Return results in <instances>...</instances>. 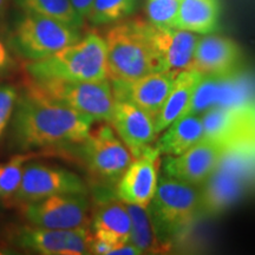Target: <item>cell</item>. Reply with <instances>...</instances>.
I'll use <instances>...</instances> for the list:
<instances>
[{"label":"cell","instance_id":"cell-11","mask_svg":"<svg viewBox=\"0 0 255 255\" xmlns=\"http://www.w3.org/2000/svg\"><path fill=\"white\" fill-rule=\"evenodd\" d=\"M58 194H88V187L77 174L68 169L28 161L14 203L23 206Z\"/></svg>","mask_w":255,"mask_h":255},{"label":"cell","instance_id":"cell-27","mask_svg":"<svg viewBox=\"0 0 255 255\" xmlns=\"http://www.w3.org/2000/svg\"><path fill=\"white\" fill-rule=\"evenodd\" d=\"M17 98L18 90L13 85L0 84V138L7 129Z\"/></svg>","mask_w":255,"mask_h":255},{"label":"cell","instance_id":"cell-2","mask_svg":"<svg viewBox=\"0 0 255 255\" xmlns=\"http://www.w3.org/2000/svg\"><path fill=\"white\" fill-rule=\"evenodd\" d=\"M164 253L181 244L200 219V187L163 175L148 206Z\"/></svg>","mask_w":255,"mask_h":255},{"label":"cell","instance_id":"cell-1","mask_svg":"<svg viewBox=\"0 0 255 255\" xmlns=\"http://www.w3.org/2000/svg\"><path fill=\"white\" fill-rule=\"evenodd\" d=\"M9 122L12 142L20 151L75 145L87 138L95 123L30 87L18 95Z\"/></svg>","mask_w":255,"mask_h":255},{"label":"cell","instance_id":"cell-20","mask_svg":"<svg viewBox=\"0 0 255 255\" xmlns=\"http://www.w3.org/2000/svg\"><path fill=\"white\" fill-rule=\"evenodd\" d=\"M221 17L220 0H181L174 27L209 34L218 30Z\"/></svg>","mask_w":255,"mask_h":255},{"label":"cell","instance_id":"cell-5","mask_svg":"<svg viewBox=\"0 0 255 255\" xmlns=\"http://www.w3.org/2000/svg\"><path fill=\"white\" fill-rule=\"evenodd\" d=\"M255 183V145L239 144L223 156L200 188V218L220 215Z\"/></svg>","mask_w":255,"mask_h":255},{"label":"cell","instance_id":"cell-30","mask_svg":"<svg viewBox=\"0 0 255 255\" xmlns=\"http://www.w3.org/2000/svg\"><path fill=\"white\" fill-rule=\"evenodd\" d=\"M110 254H116V255H141V251L137 248L135 245H132L131 242H128V244L121 245L119 247H115L113 251L110 252Z\"/></svg>","mask_w":255,"mask_h":255},{"label":"cell","instance_id":"cell-26","mask_svg":"<svg viewBox=\"0 0 255 255\" xmlns=\"http://www.w3.org/2000/svg\"><path fill=\"white\" fill-rule=\"evenodd\" d=\"M181 0H146L148 21L155 26L174 27Z\"/></svg>","mask_w":255,"mask_h":255},{"label":"cell","instance_id":"cell-24","mask_svg":"<svg viewBox=\"0 0 255 255\" xmlns=\"http://www.w3.org/2000/svg\"><path fill=\"white\" fill-rule=\"evenodd\" d=\"M138 0H95L87 20L95 26L115 24L131 15Z\"/></svg>","mask_w":255,"mask_h":255},{"label":"cell","instance_id":"cell-31","mask_svg":"<svg viewBox=\"0 0 255 255\" xmlns=\"http://www.w3.org/2000/svg\"><path fill=\"white\" fill-rule=\"evenodd\" d=\"M8 0H0V17H1L2 13H4L6 6H7Z\"/></svg>","mask_w":255,"mask_h":255},{"label":"cell","instance_id":"cell-18","mask_svg":"<svg viewBox=\"0 0 255 255\" xmlns=\"http://www.w3.org/2000/svg\"><path fill=\"white\" fill-rule=\"evenodd\" d=\"M91 212L90 228L96 239L109 244L113 250L130 242L131 218L123 201L117 196L102 197Z\"/></svg>","mask_w":255,"mask_h":255},{"label":"cell","instance_id":"cell-7","mask_svg":"<svg viewBox=\"0 0 255 255\" xmlns=\"http://www.w3.org/2000/svg\"><path fill=\"white\" fill-rule=\"evenodd\" d=\"M76 145L88 173L104 186L119 182L132 161L131 152L109 123H102L95 130L91 129L87 138Z\"/></svg>","mask_w":255,"mask_h":255},{"label":"cell","instance_id":"cell-22","mask_svg":"<svg viewBox=\"0 0 255 255\" xmlns=\"http://www.w3.org/2000/svg\"><path fill=\"white\" fill-rule=\"evenodd\" d=\"M24 13L39 14L44 17L56 19L75 28H81L84 25V19L77 13L70 0H14Z\"/></svg>","mask_w":255,"mask_h":255},{"label":"cell","instance_id":"cell-16","mask_svg":"<svg viewBox=\"0 0 255 255\" xmlns=\"http://www.w3.org/2000/svg\"><path fill=\"white\" fill-rule=\"evenodd\" d=\"M177 71L159 70L130 83H111L115 100L128 101L156 119L170 91Z\"/></svg>","mask_w":255,"mask_h":255},{"label":"cell","instance_id":"cell-9","mask_svg":"<svg viewBox=\"0 0 255 255\" xmlns=\"http://www.w3.org/2000/svg\"><path fill=\"white\" fill-rule=\"evenodd\" d=\"M30 226L50 229L90 227L91 205L88 194H58L21 206Z\"/></svg>","mask_w":255,"mask_h":255},{"label":"cell","instance_id":"cell-21","mask_svg":"<svg viewBox=\"0 0 255 255\" xmlns=\"http://www.w3.org/2000/svg\"><path fill=\"white\" fill-rule=\"evenodd\" d=\"M156 142L162 156H178L203 138L201 115H186L165 128Z\"/></svg>","mask_w":255,"mask_h":255},{"label":"cell","instance_id":"cell-15","mask_svg":"<svg viewBox=\"0 0 255 255\" xmlns=\"http://www.w3.org/2000/svg\"><path fill=\"white\" fill-rule=\"evenodd\" d=\"M145 31L161 70L182 71L193 60L200 34L176 27L155 26L145 20Z\"/></svg>","mask_w":255,"mask_h":255},{"label":"cell","instance_id":"cell-12","mask_svg":"<svg viewBox=\"0 0 255 255\" xmlns=\"http://www.w3.org/2000/svg\"><path fill=\"white\" fill-rule=\"evenodd\" d=\"M92 239L90 227L50 229L28 225L18 229L14 244L25 251L43 255H85L91 254Z\"/></svg>","mask_w":255,"mask_h":255},{"label":"cell","instance_id":"cell-10","mask_svg":"<svg viewBox=\"0 0 255 255\" xmlns=\"http://www.w3.org/2000/svg\"><path fill=\"white\" fill-rule=\"evenodd\" d=\"M240 144L226 139L202 138L178 156H165L164 174L193 186L201 187L215 171L227 152Z\"/></svg>","mask_w":255,"mask_h":255},{"label":"cell","instance_id":"cell-14","mask_svg":"<svg viewBox=\"0 0 255 255\" xmlns=\"http://www.w3.org/2000/svg\"><path fill=\"white\" fill-rule=\"evenodd\" d=\"M241 60L242 51L232 38L213 33L203 34L197 40L188 70H193L203 77H228L234 75Z\"/></svg>","mask_w":255,"mask_h":255},{"label":"cell","instance_id":"cell-25","mask_svg":"<svg viewBox=\"0 0 255 255\" xmlns=\"http://www.w3.org/2000/svg\"><path fill=\"white\" fill-rule=\"evenodd\" d=\"M32 158V154H18L8 161L0 163V201L4 203L14 202V196L21 178L25 164Z\"/></svg>","mask_w":255,"mask_h":255},{"label":"cell","instance_id":"cell-4","mask_svg":"<svg viewBox=\"0 0 255 255\" xmlns=\"http://www.w3.org/2000/svg\"><path fill=\"white\" fill-rule=\"evenodd\" d=\"M25 71L32 78L96 82L108 79L104 37L91 32L76 43L43 59L28 60Z\"/></svg>","mask_w":255,"mask_h":255},{"label":"cell","instance_id":"cell-8","mask_svg":"<svg viewBox=\"0 0 255 255\" xmlns=\"http://www.w3.org/2000/svg\"><path fill=\"white\" fill-rule=\"evenodd\" d=\"M82 38L81 30L56 19L25 13L15 26L12 44L27 60L49 57Z\"/></svg>","mask_w":255,"mask_h":255},{"label":"cell","instance_id":"cell-28","mask_svg":"<svg viewBox=\"0 0 255 255\" xmlns=\"http://www.w3.org/2000/svg\"><path fill=\"white\" fill-rule=\"evenodd\" d=\"M13 59H12L9 51L2 40L0 39V79L7 76L13 68Z\"/></svg>","mask_w":255,"mask_h":255},{"label":"cell","instance_id":"cell-17","mask_svg":"<svg viewBox=\"0 0 255 255\" xmlns=\"http://www.w3.org/2000/svg\"><path fill=\"white\" fill-rule=\"evenodd\" d=\"M109 124L131 152L132 157L138 155L145 146L150 145L158 136L155 129V120L128 101L116 100Z\"/></svg>","mask_w":255,"mask_h":255},{"label":"cell","instance_id":"cell-23","mask_svg":"<svg viewBox=\"0 0 255 255\" xmlns=\"http://www.w3.org/2000/svg\"><path fill=\"white\" fill-rule=\"evenodd\" d=\"M127 205L131 218V238L130 242L141 251L142 254H161L164 253L163 248L156 237L154 223L149 214L148 207Z\"/></svg>","mask_w":255,"mask_h":255},{"label":"cell","instance_id":"cell-29","mask_svg":"<svg viewBox=\"0 0 255 255\" xmlns=\"http://www.w3.org/2000/svg\"><path fill=\"white\" fill-rule=\"evenodd\" d=\"M70 1H71L73 8L77 11V13L81 15L84 20H87L95 0H70Z\"/></svg>","mask_w":255,"mask_h":255},{"label":"cell","instance_id":"cell-6","mask_svg":"<svg viewBox=\"0 0 255 255\" xmlns=\"http://www.w3.org/2000/svg\"><path fill=\"white\" fill-rule=\"evenodd\" d=\"M27 87L50 100L90 117L94 122L110 123L113 119L116 100L109 79L85 82L30 77Z\"/></svg>","mask_w":255,"mask_h":255},{"label":"cell","instance_id":"cell-19","mask_svg":"<svg viewBox=\"0 0 255 255\" xmlns=\"http://www.w3.org/2000/svg\"><path fill=\"white\" fill-rule=\"evenodd\" d=\"M202 78L203 76L193 70L186 69L177 73L173 87L155 119V129L158 135L174 121L186 114L195 89Z\"/></svg>","mask_w":255,"mask_h":255},{"label":"cell","instance_id":"cell-3","mask_svg":"<svg viewBox=\"0 0 255 255\" xmlns=\"http://www.w3.org/2000/svg\"><path fill=\"white\" fill-rule=\"evenodd\" d=\"M104 41L110 83H130L161 70L146 34L145 20L123 19L117 21L107 31Z\"/></svg>","mask_w":255,"mask_h":255},{"label":"cell","instance_id":"cell-13","mask_svg":"<svg viewBox=\"0 0 255 255\" xmlns=\"http://www.w3.org/2000/svg\"><path fill=\"white\" fill-rule=\"evenodd\" d=\"M162 155L156 145L145 146L116 183V196L128 205L149 206L157 189Z\"/></svg>","mask_w":255,"mask_h":255}]
</instances>
